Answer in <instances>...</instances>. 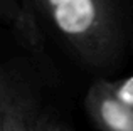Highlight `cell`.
I'll return each mask as SVG.
<instances>
[{"mask_svg": "<svg viewBox=\"0 0 133 131\" xmlns=\"http://www.w3.org/2000/svg\"><path fill=\"white\" fill-rule=\"evenodd\" d=\"M62 42L84 64L111 67L123 52L118 0H34Z\"/></svg>", "mask_w": 133, "mask_h": 131, "instance_id": "obj_1", "label": "cell"}, {"mask_svg": "<svg viewBox=\"0 0 133 131\" xmlns=\"http://www.w3.org/2000/svg\"><path fill=\"white\" fill-rule=\"evenodd\" d=\"M32 131H44V123H41V121L32 123Z\"/></svg>", "mask_w": 133, "mask_h": 131, "instance_id": "obj_8", "label": "cell"}, {"mask_svg": "<svg viewBox=\"0 0 133 131\" xmlns=\"http://www.w3.org/2000/svg\"><path fill=\"white\" fill-rule=\"evenodd\" d=\"M0 131H3V114H2V109H0Z\"/></svg>", "mask_w": 133, "mask_h": 131, "instance_id": "obj_9", "label": "cell"}, {"mask_svg": "<svg viewBox=\"0 0 133 131\" xmlns=\"http://www.w3.org/2000/svg\"><path fill=\"white\" fill-rule=\"evenodd\" d=\"M84 108L99 131H133V109L110 91L108 81L91 84L84 98Z\"/></svg>", "mask_w": 133, "mask_h": 131, "instance_id": "obj_2", "label": "cell"}, {"mask_svg": "<svg viewBox=\"0 0 133 131\" xmlns=\"http://www.w3.org/2000/svg\"><path fill=\"white\" fill-rule=\"evenodd\" d=\"M108 88L123 104L133 109V76L120 81H108Z\"/></svg>", "mask_w": 133, "mask_h": 131, "instance_id": "obj_5", "label": "cell"}, {"mask_svg": "<svg viewBox=\"0 0 133 131\" xmlns=\"http://www.w3.org/2000/svg\"><path fill=\"white\" fill-rule=\"evenodd\" d=\"M12 99H14V96L10 94L7 84L3 82V79H0V109H3V106L9 101H12Z\"/></svg>", "mask_w": 133, "mask_h": 131, "instance_id": "obj_6", "label": "cell"}, {"mask_svg": "<svg viewBox=\"0 0 133 131\" xmlns=\"http://www.w3.org/2000/svg\"><path fill=\"white\" fill-rule=\"evenodd\" d=\"M44 131H68L66 128H62L61 125H56V123H45L44 125Z\"/></svg>", "mask_w": 133, "mask_h": 131, "instance_id": "obj_7", "label": "cell"}, {"mask_svg": "<svg viewBox=\"0 0 133 131\" xmlns=\"http://www.w3.org/2000/svg\"><path fill=\"white\" fill-rule=\"evenodd\" d=\"M3 131H32V123L27 118V109L24 103L14 98L2 109Z\"/></svg>", "mask_w": 133, "mask_h": 131, "instance_id": "obj_4", "label": "cell"}, {"mask_svg": "<svg viewBox=\"0 0 133 131\" xmlns=\"http://www.w3.org/2000/svg\"><path fill=\"white\" fill-rule=\"evenodd\" d=\"M0 20L9 24L27 47L39 49L42 46V37L36 17L19 0H0Z\"/></svg>", "mask_w": 133, "mask_h": 131, "instance_id": "obj_3", "label": "cell"}]
</instances>
